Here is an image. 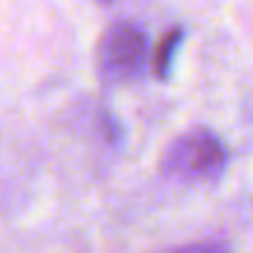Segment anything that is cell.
<instances>
[{
    "instance_id": "2",
    "label": "cell",
    "mask_w": 253,
    "mask_h": 253,
    "mask_svg": "<svg viewBox=\"0 0 253 253\" xmlns=\"http://www.w3.org/2000/svg\"><path fill=\"white\" fill-rule=\"evenodd\" d=\"M149 57V42L139 25L117 23L112 25L97 50V67L104 82L122 84L142 75Z\"/></svg>"
},
{
    "instance_id": "3",
    "label": "cell",
    "mask_w": 253,
    "mask_h": 253,
    "mask_svg": "<svg viewBox=\"0 0 253 253\" xmlns=\"http://www.w3.org/2000/svg\"><path fill=\"white\" fill-rule=\"evenodd\" d=\"M179 42H181V30L176 28V30H169V33L159 40V45L154 47V60H152V65H154V72H157L162 80H167V75H169V70H171V60H174V52H176Z\"/></svg>"
},
{
    "instance_id": "4",
    "label": "cell",
    "mask_w": 253,
    "mask_h": 253,
    "mask_svg": "<svg viewBox=\"0 0 253 253\" xmlns=\"http://www.w3.org/2000/svg\"><path fill=\"white\" fill-rule=\"evenodd\" d=\"M169 253H228V251L218 243H196V246H184V248H176Z\"/></svg>"
},
{
    "instance_id": "1",
    "label": "cell",
    "mask_w": 253,
    "mask_h": 253,
    "mask_svg": "<svg viewBox=\"0 0 253 253\" xmlns=\"http://www.w3.org/2000/svg\"><path fill=\"white\" fill-rule=\"evenodd\" d=\"M228 154L221 139L209 129H189L176 137L162 159V171L179 184H211L226 169Z\"/></svg>"
}]
</instances>
